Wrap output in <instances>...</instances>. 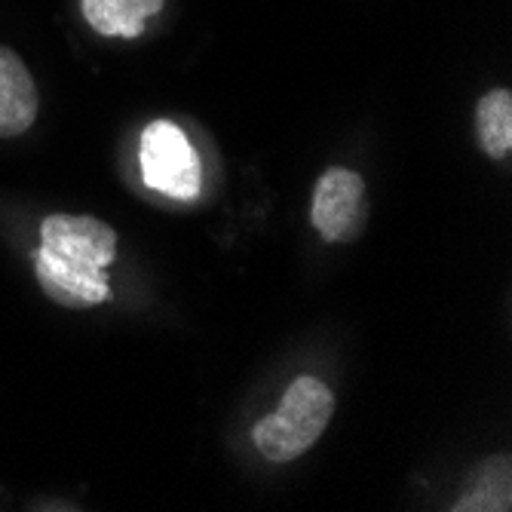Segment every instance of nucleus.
Masks as SVG:
<instances>
[{"mask_svg":"<svg viewBox=\"0 0 512 512\" xmlns=\"http://www.w3.org/2000/svg\"><path fill=\"white\" fill-rule=\"evenodd\" d=\"M163 0H83V19L102 37H138Z\"/></svg>","mask_w":512,"mask_h":512,"instance_id":"nucleus-6","label":"nucleus"},{"mask_svg":"<svg viewBox=\"0 0 512 512\" xmlns=\"http://www.w3.org/2000/svg\"><path fill=\"white\" fill-rule=\"evenodd\" d=\"M142 175L151 191L191 203L203 188V163L172 120H154L142 135Z\"/></svg>","mask_w":512,"mask_h":512,"instance_id":"nucleus-3","label":"nucleus"},{"mask_svg":"<svg viewBox=\"0 0 512 512\" xmlns=\"http://www.w3.org/2000/svg\"><path fill=\"white\" fill-rule=\"evenodd\" d=\"M476 132L479 145L488 157L503 160L512 151V92L491 89L476 105Z\"/></svg>","mask_w":512,"mask_h":512,"instance_id":"nucleus-7","label":"nucleus"},{"mask_svg":"<svg viewBox=\"0 0 512 512\" xmlns=\"http://www.w3.org/2000/svg\"><path fill=\"white\" fill-rule=\"evenodd\" d=\"M335 414V396L319 378H298L289 384L279 408L255 424L252 436L258 451L273 460L286 463L301 457L319 436L329 427Z\"/></svg>","mask_w":512,"mask_h":512,"instance_id":"nucleus-2","label":"nucleus"},{"mask_svg":"<svg viewBox=\"0 0 512 512\" xmlns=\"http://www.w3.org/2000/svg\"><path fill=\"white\" fill-rule=\"evenodd\" d=\"M310 218L325 243L353 240L365 218V181L341 166L322 172L313 191Z\"/></svg>","mask_w":512,"mask_h":512,"instance_id":"nucleus-4","label":"nucleus"},{"mask_svg":"<svg viewBox=\"0 0 512 512\" xmlns=\"http://www.w3.org/2000/svg\"><path fill=\"white\" fill-rule=\"evenodd\" d=\"M37 117V86L25 62L0 46V138L28 132Z\"/></svg>","mask_w":512,"mask_h":512,"instance_id":"nucleus-5","label":"nucleus"},{"mask_svg":"<svg viewBox=\"0 0 512 512\" xmlns=\"http://www.w3.org/2000/svg\"><path fill=\"white\" fill-rule=\"evenodd\" d=\"M117 255L114 227L92 215H50L40 224L34 273L46 298L62 307H92L111 298L105 267Z\"/></svg>","mask_w":512,"mask_h":512,"instance_id":"nucleus-1","label":"nucleus"}]
</instances>
